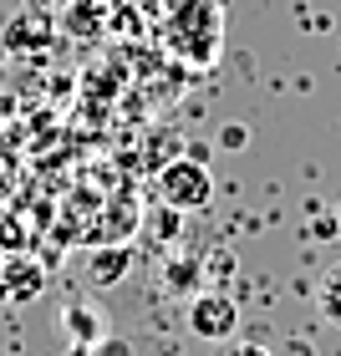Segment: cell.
<instances>
[{"instance_id": "1", "label": "cell", "mask_w": 341, "mask_h": 356, "mask_svg": "<svg viewBox=\"0 0 341 356\" xmlns=\"http://www.w3.org/2000/svg\"><path fill=\"white\" fill-rule=\"evenodd\" d=\"M158 199L178 214H199V209L214 204V173H209L199 158H178L158 173Z\"/></svg>"}, {"instance_id": "2", "label": "cell", "mask_w": 341, "mask_h": 356, "mask_svg": "<svg viewBox=\"0 0 341 356\" xmlns=\"http://www.w3.org/2000/svg\"><path fill=\"white\" fill-rule=\"evenodd\" d=\"M239 326V305L230 296H199V300H189V331L199 336V341H230Z\"/></svg>"}, {"instance_id": "3", "label": "cell", "mask_w": 341, "mask_h": 356, "mask_svg": "<svg viewBox=\"0 0 341 356\" xmlns=\"http://www.w3.org/2000/svg\"><path fill=\"white\" fill-rule=\"evenodd\" d=\"M316 311L326 326L341 331V265H331L326 275H321V285H316Z\"/></svg>"}, {"instance_id": "4", "label": "cell", "mask_w": 341, "mask_h": 356, "mask_svg": "<svg viewBox=\"0 0 341 356\" xmlns=\"http://www.w3.org/2000/svg\"><path fill=\"white\" fill-rule=\"evenodd\" d=\"M214 356H275V351H270V346H260V341H235V336H230V341H219Z\"/></svg>"}, {"instance_id": "5", "label": "cell", "mask_w": 341, "mask_h": 356, "mask_svg": "<svg viewBox=\"0 0 341 356\" xmlns=\"http://www.w3.org/2000/svg\"><path fill=\"white\" fill-rule=\"evenodd\" d=\"M336 229H341V204H336Z\"/></svg>"}]
</instances>
